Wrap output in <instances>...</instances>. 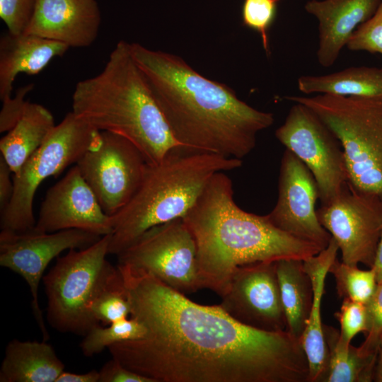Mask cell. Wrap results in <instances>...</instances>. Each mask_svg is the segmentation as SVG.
Here are the masks:
<instances>
[{
    "label": "cell",
    "instance_id": "obj_1",
    "mask_svg": "<svg viewBox=\"0 0 382 382\" xmlns=\"http://www.w3.org/2000/svg\"><path fill=\"white\" fill-rule=\"evenodd\" d=\"M131 317L146 329L108 349L155 382H309L300 340L243 325L219 305L197 303L154 276L117 265Z\"/></svg>",
    "mask_w": 382,
    "mask_h": 382
},
{
    "label": "cell",
    "instance_id": "obj_2",
    "mask_svg": "<svg viewBox=\"0 0 382 382\" xmlns=\"http://www.w3.org/2000/svg\"><path fill=\"white\" fill-rule=\"evenodd\" d=\"M175 140L183 147L243 158L274 115L249 105L227 85L207 79L180 57L130 43Z\"/></svg>",
    "mask_w": 382,
    "mask_h": 382
},
{
    "label": "cell",
    "instance_id": "obj_3",
    "mask_svg": "<svg viewBox=\"0 0 382 382\" xmlns=\"http://www.w3.org/2000/svg\"><path fill=\"white\" fill-rule=\"evenodd\" d=\"M183 219L196 243L199 289H209L220 297L228 291L239 266L282 259L304 260L323 250L277 228L267 214L239 207L225 172L212 177Z\"/></svg>",
    "mask_w": 382,
    "mask_h": 382
},
{
    "label": "cell",
    "instance_id": "obj_4",
    "mask_svg": "<svg viewBox=\"0 0 382 382\" xmlns=\"http://www.w3.org/2000/svg\"><path fill=\"white\" fill-rule=\"evenodd\" d=\"M71 111L96 129L130 141L149 164L183 146L134 59L130 43L124 40L117 43L98 74L76 83Z\"/></svg>",
    "mask_w": 382,
    "mask_h": 382
},
{
    "label": "cell",
    "instance_id": "obj_5",
    "mask_svg": "<svg viewBox=\"0 0 382 382\" xmlns=\"http://www.w3.org/2000/svg\"><path fill=\"white\" fill-rule=\"evenodd\" d=\"M242 160L183 146L149 164L129 202L112 216L108 254L118 255L151 228L183 218L212 177L240 168Z\"/></svg>",
    "mask_w": 382,
    "mask_h": 382
},
{
    "label": "cell",
    "instance_id": "obj_6",
    "mask_svg": "<svg viewBox=\"0 0 382 382\" xmlns=\"http://www.w3.org/2000/svg\"><path fill=\"white\" fill-rule=\"evenodd\" d=\"M286 99L309 108L338 139L348 182L382 196V97L317 94Z\"/></svg>",
    "mask_w": 382,
    "mask_h": 382
},
{
    "label": "cell",
    "instance_id": "obj_7",
    "mask_svg": "<svg viewBox=\"0 0 382 382\" xmlns=\"http://www.w3.org/2000/svg\"><path fill=\"white\" fill-rule=\"evenodd\" d=\"M100 139V131L72 111L68 112L20 171L13 175V193L8 204L0 212L1 230L17 233L33 231L36 224L33 199L41 183L76 163L88 150L99 144Z\"/></svg>",
    "mask_w": 382,
    "mask_h": 382
},
{
    "label": "cell",
    "instance_id": "obj_8",
    "mask_svg": "<svg viewBox=\"0 0 382 382\" xmlns=\"http://www.w3.org/2000/svg\"><path fill=\"white\" fill-rule=\"evenodd\" d=\"M110 241L108 234L87 248L69 250L43 276L46 317L56 330L85 335L99 324L92 318L89 306L111 265L106 259Z\"/></svg>",
    "mask_w": 382,
    "mask_h": 382
},
{
    "label": "cell",
    "instance_id": "obj_9",
    "mask_svg": "<svg viewBox=\"0 0 382 382\" xmlns=\"http://www.w3.org/2000/svg\"><path fill=\"white\" fill-rule=\"evenodd\" d=\"M117 257L118 265L151 274L184 294L199 289L196 243L183 218L151 228Z\"/></svg>",
    "mask_w": 382,
    "mask_h": 382
},
{
    "label": "cell",
    "instance_id": "obj_10",
    "mask_svg": "<svg viewBox=\"0 0 382 382\" xmlns=\"http://www.w3.org/2000/svg\"><path fill=\"white\" fill-rule=\"evenodd\" d=\"M275 137L310 170L321 204L333 199L348 177L341 144L323 120L307 106L294 102Z\"/></svg>",
    "mask_w": 382,
    "mask_h": 382
},
{
    "label": "cell",
    "instance_id": "obj_11",
    "mask_svg": "<svg viewBox=\"0 0 382 382\" xmlns=\"http://www.w3.org/2000/svg\"><path fill=\"white\" fill-rule=\"evenodd\" d=\"M317 216L337 243L343 262L372 267L382 231L381 195L359 191L347 181Z\"/></svg>",
    "mask_w": 382,
    "mask_h": 382
},
{
    "label": "cell",
    "instance_id": "obj_12",
    "mask_svg": "<svg viewBox=\"0 0 382 382\" xmlns=\"http://www.w3.org/2000/svg\"><path fill=\"white\" fill-rule=\"evenodd\" d=\"M76 165L105 213L112 216L137 190L147 162L130 141L101 131L99 144L88 150Z\"/></svg>",
    "mask_w": 382,
    "mask_h": 382
},
{
    "label": "cell",
    "instance_id": "obj_13",
    "mask_svg": "<svg viewBox=\"0 0 382 382\" xmlns=\"http://www.w3.org/2000/svg\"><path fill=\"white\" fill-rule=\"evenodd\" d=\"M102 236L80 229L40 233L1 230L0 265L21 276L28 284L31 308L44 341L50 338L40 307L38 289L50 262L66 250L83 249Z\"/></svg>",
    "mask_w": 382,
    "mask_h": 382
},
{
    "label": "cell",
    "instance_id": "obj_14",
    "mask_svg": "<svg viewBox=\"0 0 382 382\" xmlns=\"http://www.w3.org/2000/svg\"><path fill=\"white\" fill-rule=\"evenodd\" d=\"M221 298L219 306L238 322L263 331H286L276 262L238 267Z\"/></svg>",
    "mask_w": 382,
    "mask_h": 382
},
{
    "label": "cell",
    "instance_id": "obj_15",
    "mask_svg": "<svg viewBox=\"0 0 382 382\" xmlns=\"http://www.w3.org/2000/svg\"><path fill=\"white\" fill-rule=\"evenodd\" d=\"M319 192L308 167L286 149L280 164L278 198L267 214L271 223L298 238L325 248L332 236L321 225L316 209Z\"/></svg>",
    "mask_w": 382,
    "mask_h": 382
},
{
    "label": "cell",
    "instance_id": "obj_16",
    "mask_svg": "<svg viewBox=\"0 0 382 382\" xmlns=\"http://www.w3.org/2000/svg\"><path fill=\"white\" fill-rule=\"evenodd\" d=\"M67 229L100 236L112 229V216L105 213L76 165L47 190L34 228L40 233Z\"/></svg>",
    "mask_w": 382,
    "mask_h": 382
},
{
    "label": "cell",
    "instance_id": "obj_17",
    "mask_svg": "<svg viewBox=\"0 0 382 382\" xmlns=\"http://www.w3.org/2000/svg\"><path fill=\"white\" fill-rule=\"evenodd\" d=\"M101 22L96 0H37L24 33L85 47L96 39Z\"/></svg>",
    "mask_w": 382,
    "mask_h": 382
},
{
    "label": "cell",
    "instance_id": "obj_18",
    "mask_svg": "<svg viewBox=\"0 0 382 382\" xmlns=\"http://www.w3.org/2000/svg\"><path fill=\"white\" fill-rule=\"evenodd\" d=\"M381 0H309L304 8L318 21L317 59L330 67L355 29L369 19Z\"/></svg>",
    "mask_w": 382,
    "mask_h": 382
},
{
    "label": "cell",
    "instance_id": "obj_19",
    "mask_svg": "<svg viewBox=\"0 0 382 382\" xmlns=\"http://www.w3.org/2000/svg\"><path fill=\"white\" fill-rule=\"evenodd\" d=\"M69 48L65 44L38 35L7 32L0 39V99L12 98L13 83L17 75L37 74L57 57Z\"/></svg>",
    "mask_w": 382,
    "mask_h": 382
},
{
    "label": "cell",
    "instance_id": "obj_20",
    "mask_svg": "<svg viewBox=\"0 0 382 382\" xmlns=\"http://www.w3.org/2000/svg\"><path fill=\"white\" fill-rule=\"evenodd\" d=\"M338 250V245L332 238L325 248L303 260V267L311 279L313 291L311 313L300 339L308 361L309 382L325 380L328 352L321 320V302L325 277Z\"/></svg>",
    "mask_w": 382,
    "mask_h": 382
},
{
    "label": "cell",
    "instance_id": "obj_21",
    "mask_svg": "<svg viewBox=\"0 0 382 382\" xmlns=\"http://www.w3.org/2000/svg\"><path fill=\"white\" fill-rule=\"evenodd\" d=\"M64 364L47 341L11 340L0 368V382H55Z\"/></svg>",
    "mask_w": 382,
    "mask_h": 382
},
{
    "label": "cell",
    "instance_id": "obj_22",
    "mask_svg": "<svg viewBox=\"0 0 382 382\" xmlns=\"http://www.w3.org/2000/svg\"><path fill=\"white\" fill-rule=\"evenodd\" d=\"M55 125L53 115L46 108L28 102L16 123L0 140L1 156L13 175L20 171Z\"/></svg>",
    "mask_w": 382,
    "mask_h": 382
},
{
    "label": "cell",
    "instance_id": "obj_23",
    "mask_svg": "<svg viewBox=\"0 0 382 382\" xmlns=\"http://www.w3.org/2000/svg\"><path fill=\"white\" fill-rule=\"evenodd\" d=\"M282 302L286 321V331L300 340L311 313L313 291L311 279L303 267V260L276 261Z\"/></svg>",
    "mask_w": 382,
    "mask_h": 382
},
{
    "label": "cell",
    "instance_id": "obj_24",
    "mask_svg": "<svg viewBox=\"0 0 382 382\" xmlns=\"http://www.w3.org/2000/svg\"><path fill=\"white\" fill-rule=\"evenodd\" d=\"M297 86L306 94L382 97V67L351 66L325 75L301 76Z\"/></svg>",
    "mask_w": 382,
    "mask_h": 382
},
{
    "label": "cell",
    "instance_id": "obj_25",
    "mask_svg": "<svg viewBox=\"0 0 382 382\" xmlns=\"http://www.w3.org/2000/svg\"><path fill=\"white\" fill-rule=\"evenodd\" d=\"M328 352L324 382L374 381L377 355H364L359 347L345 342L335 328L323 325Z\"/></svg>",
    "mask_w": 382,
    "mask_h": 382
},
{
    "label": "cell",
    "instance_id": "obj_26",
    "mask_svg": "<svg viewBox=\"0 0 382 382\" xmlns=\"http://www.w3.org/2000/svg\"><path fill=\"white\" fill-rule=\"evenodd\" d=\"M93 320L104 325L129 318L131 303L119 267L110 265L89 306Z\"/></svg>",
    "mask_w": 382,
    "mask_h": 382
},
{
    "label": "cell",
    "instance_id": "obj_27",
    "mask_svg": "<svg viewBox=\"0 0 382 382\" xmlns=\"http://www.w3.org/2000/svg\"><path fill=\"white\" fill-rule=\"evenodd\" d=\"M146 333V328L130 316L103 327L100 324L93 326L84 335L79 347L84 356L91 357L114 344L143 338Z\"/></svg>",
    "mask_w": 382,
    "mask_h": 382
},
{
    "label": "cell",
    "instance_id": "obj_28",
    "mask_svg": "<svg viewBox=\"0 0 382 382\" xmlns=\"http://www.w3.org/2000/svg\"><path fill=\"white\" fill-rule=\"evenodd\" d=\"M328 272L335 277L340 297L366 303L373 296L378 284L374 270H363L340 262L337 258Z\"/></svg>",
    "mask_w": 382,
    "mask_h": 382
},
{
    "label": "cell",
    "instance_id": "obj_29",
    "mask_svg": "<svg viewBox=\"0 0 382 382\" xmlns=\"http://www.w3.org/2000/svg\"><path fill=\"white\" fill-rule=\"evenodd\" d=\"M279 0H245L242 18L243 25L258 33L262 47L269 54L268 31L272 24Z\"/></svg>",
    "mask_w": 382,
    "mask_h": 382
},
{
    "label": "cell",
    "instance_id": "obj_30",
    "mask_svg": "<svg viewBox=\"0 0 382 382\" xmlns=\"http://www.w3.org/2000/svg\"><path fill=\"white\" fill-rule=\"evenodd\" d=\"M346 47L351 51L382 54V0L374 14L355 29Z\"/></svg>",
    "mask_w": 382,
    "mask_h": 382
},
{
    "label": "cell",
    "instance_id": "obj_31",
    "mask_svg": "<svg viewBox=\"0 0 382 382\" xmlns=\"http://www.w3.org/2000/svg\"><path fill=\"white\" fill-rule=\"evenodd\" d=\"M334 316L340 324V337L347 343H351L358 333H365L367 330L368 318L365 303L344 299L340 311Z\"/></svg>",
    "mask_w": 382,
    "mask_h": 382
},
{
    "label": "cell",
    "instance_id": "obj_32",
    "mask_svg": "<svg viewBox=\"0 0 382 382\" xmlns=\"http://www.w3.org/2000/svg\"><path fill=\"white\" fill-rule=\"evenodd\" d=\"M366 306L368 326L365 340L359 349L364 355H377L382 339V282L378 283L373 296Z\"/></svg>",
    "mask_w": 382,
    "mask_h": 382
},
{
    "label": "cell",
    "instance_id": "obj_33",
    "mask_svg": "<svg viewBox=\"0 0 382 382\" xmlns=\"http://www.w3.org/2000/svg\"><path fill=\"white\" fill-rule=\"evenodd\" d=\"M37 0H0V17L12 34L25 32Z\"/></svg>",
    "mask_w": 382,
    "mask_h": 382
},
{
    "label": "cell",
    "instance_id": "obj_34",
    "mask_svg": "<svg viewBox=\"0 0 382 382\" xmlns=\"http://www.w3.org/2000/svg\"><path fill=\"white\" fill-rule=\"evenodd\" d=\"M32 88L33 85L31 84L23 87L18 91L14 98L3 103L0 113L1 132H8L16 123L28 103L24 98Z\"/></svg>",
    "mask_w": 382,
    "mask_h": 382
},
{
    "label": "cell",
    "instance_id": "obj_35",
    "mask_svg": "<svg viewBox=\"0 0 382 382\" xmlns=\"http://www.w3.org/2000/svg\"><path fill=\"white\" fill-rule=\"evenodd\" d=\"M99 382H155L152 378L138 374L112 357L99 371Z\"/></svg>",
    "mask_w": 382,
    "mask_h": 382
},
{
    "label": "cell",
    "instance_id": "obj_36",
    "mask_svg": "<svg viewBox=\"0 0 382 382\" xmlns=\"http://www.w3.org/2000/svg\"><path fill=\"white\" fill-rule=\"evenodd\" d=\"M11 168L0 156V212L6 207L13 196V178H11Z\"/></svg>",
    "mask_w": 382,
    "mask_h": 382
},
{
    "label": "cell",
    "instance_id": "obj_37",
    "mask_svg": "<svg viewBox=\"0 0 382 382\" xmlns=\"http://www.w3.org/2000/svg\"><path fill=\"white\" fill-rule=\"evenodd\" d=\"M99 371L96 370H91L83 374L64 371L55 382H99Z\"/></svg>",
    "mask_w": 382,
    "mask_h": 382
},
{
    "label": "cell",
    "instance_id": "obj_38",
    "mask_svg": "<svg viewBox=\"0 0 382 382\" xmlns=\"http://www.w3.org/2000/svg\"><path fill=\"white\" fill-rule=\"evenodd\" d=\"M376 272L377 282H382V231L372 267Z\"/></svg>",
    "mask_w": 382,
    "mask_h": 382
},
{
    "label": "cell",
    "instance_id": "obj_39",
    "mask_svg": "<svg viewBox=\"0 0 382 382\" xmlns=\"http://www.w3.org/2000/svg\"><path fill=\"white\" fill-rule=\"evenodd\" d=\"M374 381L382 382V339L378 347Z\"/></svg>",
    "mask_w": 382,
    "mask_h": 382
}]
</instances>
